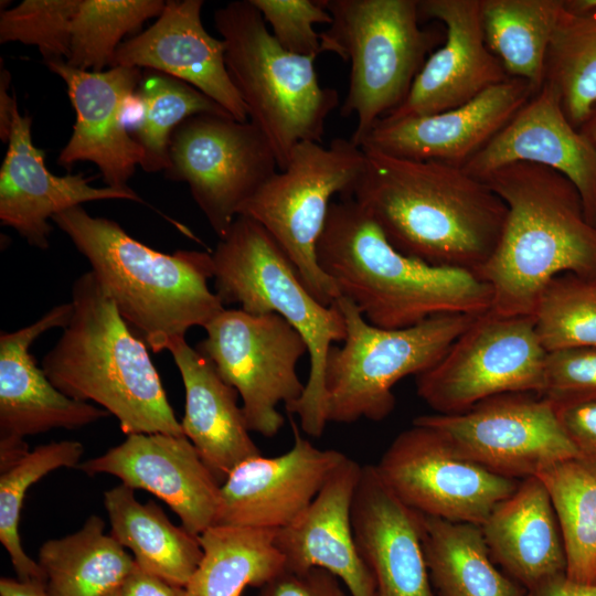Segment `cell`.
Listing matches in <instances>:
<instances>
[{"instance_id": "cell-1", "label": "cell", "mask_w": 596, "mask_h": 596, "mask_svg": "<svg viewBox=\"0 0 596 596\" xmlns=\"http://www.w3.org/2000/svg\"><path fill=\"white\" fill-rule=\"evenodd\" d=\"M362 150L366 167L353 198L390 244L427 264L478 275L499 244L504 202L462 168Z\"/></svg>"}, {"instance_id": "cell-2", "label": "cell", "mask_w": 596, "mask_h": 596, "mask_svg": "<svg viewBox=\"0 0 596 596\" xmlns=\"http://www.w3.org/2000/svg\"><path fill=\"white\" fill-rule=\"evenodd\" d=\"M479 179L507 206L499 244L478 274L491 287V311L533 316L541 292L556 276L596 277V226L565 175L513 162Z\"/></svg>"}, {"instance_id": "cell-3", "label": "cell", "mask_w": 596, "mask_h": 596, "mask_svg": "<svg viewBox=\"0 0 596 596\" xmlns=\"http://www.w3.org/2000/svg\"><path fill=\"white\" fill-rule=\"evenodd\" d=\"M339 199L330 205L318 260L368 322L401 329L435 316L491 309V287L477 274L402 254L353 196Z\"/></svg>"}, {"instance_id": "cell-4", "label": "cell", "mask_w": 596, "mask_h": 596, "mask_svg": "<svg viewBox=\"0 0 596 596\" xmlns=\"http://www.w3.org/2000/svg\"><path fill=\"white\" fill-rule=\"evenodd\" d=\"M52 222L87 259L121 317L155 352L185 338L192 327L204 328L225 309L209 287L211 253L155 251L82 205L56 214Z\"/></svg>"}, {"instance_id": "cell-5", "label": "cell", "mask_w": 596, "mask_h": 596, "mask_svg": "<svg viewBox=\"0 0 596 596\" xmlns=\"http://www.w3.org/2000/svg\"><path fill=\"white\" fill-rule=\"evenodd\" d=\"M71 302L67 324L42 359L53 385L100 405L126 435L183 436L147 348L92 270L75 279Z\"/></svg>"}, {"instance_id": "cell-6", "label": "cell", "mask_w": 596, "mask_h": 596, "mask_svg": "<svg viewBox=\"0 0 596 596\" xmlns=\"http://www.w3.org/2000/svg\"><path fill=\"white\" fill-rule=\"evenodd\" d=\"M214 291L224 306L238 305L252 315L276 313L305 339L309 376L298 401L285 407L298 416L301 429L320 437L326 416L324 366L333 342L347 337L338 308L320 304L306 288L294 265L256 221L237 215L211 253Z\"/></svg>"}, {"instance_id": "cell-7", "label": "cell", "mask_w": 596, "mask_h": 596, "mask_svg": "<svg viewBox=\"0 0 596 596\" xmlns=\"http://www.w3.org/2000/svg\"><path fill=\"white\" fill-rule=\"evenodd\" d=\"M225 43V66L249 121L267 138L279 170L302 141H322L328 116L338 107L334 88L322 87L315 57L287 52L251 0L214 12Z\"/></svg>"}, {"instance_id": "cell-8", "label": "cell", "mask_w": 596, "mask_h": 596, "mask_svg": "<svg viewBox=\"0 0 596 596\" xmlns=\"http://www.w3.org/2000/svg\"><path fill=\"white\" fill-rule=\"evenodd\" d=\"M331 14L320 32L322 52L351 63L349 88L340 108L355 115L350 138L360 147L373 127L407 97L414 79L444 35L423 29L418 0H321Z\"/></svg>"}, {"instance_id": "cell-9", "label": "cell", "mask_w": 596, "mask_h": 596, "mask_svg": "<svg viewBox=\"0 0 596 596\" xmlns=\"http://www.w3.org/2000/svg\"><path fill=\"white\" fill-rule=\"evenodd\" d=\"M336 304L347 337L328 352L324 394L327 422L337 424L386 418L396 404L393 386L433 368L477 317L441 315L407 328L383 329L368 322L348 298Z\"/></svg>"}, {"instance_id": "cell-10", "label": "cell", "mask_w": 596, "mask_h": 596, "mask_svg": "<svg viewBox=\"0 0 596 596\" xmlns=\"http://www.w3.org/2000/svg\"><path fill=\"white\" fill-rule=\"evenodd\" d=\"M365 167V152L351 139L336 138L329 146L299 142L287 167L247 200L238 214L270 234L306 288L324 306H333L341 296L319 264L318 242L332 198L353 196Z\"/></svg>"}, {"instance_id": "cell-11", "label": "cell", "mask_w": 596, "mask_h": 596, "mask_svg": "<svg viewBox=\"0 0 596 596\" xmlns=\"http://www.w3.org/2000/svg\"><path fill=\"white\" fill-rule=\"evenodd\" d=\"M546 351L533 316H477L445 355L416 376L417 395L436 414L465 412L507 393L540 395Z\"/></svg>"}, {"instance_id": "cell-12", "label": "cell", "mask_w": 596, "mask_h": 596, "mask_svg": "<svg viewBox=\"0 0 596 596\" xmlns=\"http://www.w3.org/2000/svg\"><path fill=\"white\" fill-rule=\"evenodd\" d=\"M195 349L242 398L249 432L274 437L285 424L277 409L302 395L298 362L308 354L302 336L276 313L252 315L225 308L203 328Z\"/></svg>"}, {"instance_id": "cell-13", "label": "cell", "mask_w": 596, "mask_h": 596, "mask_svg": "<svg viewBox=\"0 0 596 596\" xmlns=\"http://www.w3.org/2000/svg\"><path fill=\"white\" fill-rule=\"evenodd\" d=\"M168 157L164 175L189 185L219 238L278 168L265 135L231 115L200 114L183 120L171 135Z\"/></svg>"}, {"instance_id": "cell-14", "label": "cell", "mask_w": 596, "mask_h": 596, "mask_svg": "<svg viewBox=\"0 0 596 596\" xmlns=\"http://www.w3.org/2000/svg\"><path fill=\"white\" fill-rule=\"evenodd\" d=\"M375 468L415 511L480 526L520 483L465 457L436 428L415 423L394 438Z\"/></svg>"}, {"instance_id": "cell-15", "label": "cell", "mask_w": 596, "mask_h": 596, "mask_svg": "<svg viewBox=\"0 0 596 596\" xmlns=\"http://www.w3.org/2000/svg\"><path fill=\"white\" fill-rule=\"evenodd\" d=\"M531 394H501L458 414L422 415L413 423L436 428L488 470L522 480L577 458L554 405Z\"/></svg>"}, {"instance_id": "cell-16", "label": "cell", "mask_w": 596, "mask_h": 596, "mask_svg": "<svg viewBox=\"0 0 596 596\" xmlns=\"http://www.w3.org/2000/svg\"><path fill=\"white\" fill-rule=\"evenodd\" d=\"M44 63L65 83L76 115L57 164L70 168L78 161H91L107 187L129 188L127 181L141 164L143 150L129 135L124 118L142 78L140 68L116 66L89 72L72 67L63 60Z\"/></svg>"}, {"instance_id": "cell-17", "label": "cell", "mask_w": 596, "mask_h": 596, "mask_svg": "<svg viewBox=\"0 0 596 596\" xmlns=\"http://www.w3.org/2000/svg\"><path fill=\"white\" fill-rule=\"evenodd\" d=\"M294 444L283 455L249 458L221 485L214 524L278 530L291 523L316 498L348 456L321 449L292 422Z\"/></svg>"}, {"instance_id": "cell-18", "label": "cell", "mask_w": 596, "mask_h": 596, "mask_svg": "<svg viewBox=\"0 0 596 596\" xmlns=\"http://www.w3.org/2000/svg\"><path fill=\"white\" fill-rule=\"evenodd\" d=\"M77 468L88 476L111 475L134 490L151 492L195 535L215 523L221 483L184 435L130 434Z\"/></svg>"}, {"instance_id": "cell-19", "label": "cell", "mask_w": 596, "mask_h": 596, "mask_svg": "<svg viewBox=\"0 0 596 596\" xmlns=\"http://www.w3.org/2000/svg\"><path fill=\"white\" fill-rule=\"evenodd\" d=\"M418 10L421 19L443 23L445 39L426 60L402 105L383 119L450 110L510 78L486 44L480 0H418Z\"/></svg>"}, {"instance_id": "cell-20", "label": "cell", "mask_w": 596, "mask_h": 596, "mask_svg": "<svg viewBox=\"0 0 596 596\" xmlns=\"http://www.w3.org/2000/svg\"><path fill=\"white\" fill-rule=\"evenodd\" d=\"M535 93L528 82L510 77L450 110L381 119L360 147L397 158L462 168Z\"/></svg>"}, {"instance_id": "cell-21", "label": "cell", "mask_w": 596, "mask_h": 596, "mask_svg": "<svg viewBox=\"0 0 596 596\" xmlns=\"http://www.w3.org/2000/svg\"><path fill=\"white\" fill-rule=\"evenodd\" d=\"M513 162L545 166L565 175L596 226V150L566 118L558 92L549 82L462 169L479 179Z\"/></svg>"}, {"instance_id": "cell-22", "label": "cell", "mask_w": 596, "mask_h": 596, "mask_svg": "<svg viewBox=\"0 0 596 596\" xmlns=\"http://www.w3.org/2000/svg\"><path fill=\"white\" fill-rule=\"evenodd\" d=\"M32 119L14 109L8 150L0 169V221L29 245L47 249L56 214L100 200H129L143 203L131 188H96L83 173L56 175L46 169L44 152L31 134Z\"/></svg>"}, {"instance_id": "cell-23", "label": "cell", "mask_w": 596, "mask_h": 596, "mask_svg": "<svg viewBox=\"0 0 596 596\" xmlns=\"http://www.w3.org/2000/svg\"><path fill=\"white\" fill-rule=\"evenodd\" d=\"M72 302L53 307L36 321L0 334V439L24 437L55 428L77 429L109 415L103 407L68 397L56 389L31 353L46 331L64 328Z\"/></svg>"}, {"instance_id": "cell-24", "label": "cell", "mask_w": 596, "mask_h": 596, "mask_svg": "<svg viewBox=\"0 0 596 596\" xmlns=\"http://www.w3.org/2000/svg\"><path fill=\"white\" fill-rule=\"evenodd\" d=\"M202 0H169L146 31L121 42L111 67H145L198 88L236 120L247 110L225 66V43L203 26Z\"/></svg>"}, {"instance_id": "cell-25", "label": "cell", "mask_w": 596, "mask_h": 596, "mask_svg": "<svg viewBox=\"0 0 596 596\" xmlns=\"http://www.w3.org/2000/svg\"><path fill=\"white\" fill-rule=\"evenodd\" d=\"M351 520L375 596H435L423 549V514L397 498L375 465L362 466Z\"/></svg>"}, {"instance_id": "cell-26", "label": "cell", "mask_w": 596, "mask_h": 596, "mask_svg": "<svg viewBox=\"0 0 596 596\" xmlns=\"http://www.w3.org/2000/svg\"><path fill=\"white\" fill-rule=\"evenodd\" d=\"M361 469L347 457L312 502L276 531L275 544L285 568H323L338 576L351 596H375L374 578L359 553L351 520Z\"/></svg>"}, {"instance_id": "cell-27", "label": "cell", "mask_w": 596, "mask_h": 596, "mask_svg": "<svg viewBox=\"0 0 596 596\" xmlns=\"http://www.w3.org/2000/svg\"><path fill=\"white\" fill-rule=\"evenodd\" d=\"M167 351L185 391V411L180 422L183 434L222 485L236 466L262 455L237 403L240 395L185 338L173 341Z\"/></svg>"}, {"instance_id": "cell-28", "label": "cell", "mask_w": 596, "mask_h": 596, "mask_svg": "<svg viewBox=\"0 0 596 596\" xmlns=\"http://www.w3.org/2000/svg\"><path fill=\"white\" fill-rule=\"evenodd\" d=\"M481 530L492 560L525 590L566 574L557 518L538 477L522 479L517 490L493 509Z\"/></svg>"}, {"instance_id": "cell-29", "label": "cell", "mask_w": 596, "mask_h": 596, "mask_svg": "<svg viewBox=\"0 0 596 596\" xmlns=\"http://www.w3.org/2000/svg\"><path fill=\"white\" fill-rule=\"evenodd\" d=\"M110 535L131 551L137 566L185 587L203 556L199 535L174 525L153 501L141 503L120 483L104 493Z\"/></svg>"}, {"instance_id": "cell-30", "label": "cell", "mask_w": 596, "mask_h": 596, "mask_svg": "<svg viewBox=\"0 0 596 596\" xmlns=\"http://www.w3.org/2000/svg\"><path fill=\"white\" fill-rule=\"evenodd\" d=\"M104 529V520L91 515L75 533L41 545L46 596H107L120 589L137 564Z\"/></svg>"}, {"instance_id": "cell-31", "label": "cell", "mask_w": 596, "mask_h": 596, "mask_svg": "<svg viewBox=\"0 0 596 596\" xmlns=\"http://www.w3.org/2000/svg\"><path fill=\"white\" fill-rule=\"evenodd\" d=\"M423 549L435 596L524 595L494 566L480 525L423 514Z\"/></svg>"}, {"instance_id": "cell-32", "label": "cell", "mask_w": 596, "mask_h": 596, "mask_svg": "<svg viewBox=\"0 0 596 596\" xmlns=\"http://www.w3.org/2000/svg\"><path fill=\"white\" fill-rule=\"evenodd\" d=\"M277 530L213 524L199 535L201 562L185 586L188 596H242L285 568Z\"/></svg>"}, {"instance_id": "cell-33", "label": "cell", "mask_w": 596, "mask_h": 596, "mask_svg": "<svg viewBox=\"0 0 596 596\" xmlns=\"http://www.w3.org/2000/svg\"><path fill=\"white\" fill-rule=\"evenodd\" d=\"M565 0H480L488 49L508 76L538 92L545 82L547 51Z\"/></svg>"}, {"instance_id": "cell-34", "label": "cell", "mask_w": 596, "mask_h": 596, "mask_svg": "<svg viewBox=\"0 0 596 596\" xmlns=\"http://www.w3.org/2000/svg\"><path fill=\"white\" fill-rule=\"evenodd\" d=\"M545 82L558 92L578 129L596 104V0H565L545 63Z\"/></svg>"}, {"instance_id": "cell-35", "label": "cell", "mask_w": 596, "mask_h": 596, "mask_svg": "<svg viewBox=\"0 0 596 596\" xmlns=\"http://www.w3.org/2000/svg\"><path fill=\"white\" fill-rule=\"evenodd\" d=\"M535 477L545 486L557 518L567 578L596 584V476L573 459Z\"/></svg>"}, {"instance_id": "cell-36", "label": "cell", "mask_w": 596, "mask_h": 596, "mask_svg": "<svg viewBox=\"0 0 596 596\" xmlns=\"http://www.w3.org/2000/svg\"><path fill=\"white\" fill-rule=\"evenodd\" d=\"M135 97L140 113L132 137L143 150L140 167L149 173L168 168L170 138L183 120L200 114L231 115L192 85L153 70L142 73Z\"/></svg>"}, {"instance_id": "cell-37", "label": "cell", "mask_w": 596, "mask_h": 596, "mask_svg": "<svg viewBox=\"0 0 596 596\" xmlns=\"http://www.w3.org/2000/svg\"><path fill=\"white\" fill-rule=\"evenodd\" d=\"M83 454L84 446L79 441H52L35 447L9 468L0 470V541L19 581L45 582L38 562L24 552L19 534L28 489L53 470L77 468Z\"/></svg>"}, {"instance_id": "cell-38", "label": "cell", "mask_w": 596, "mask_h": 596, "mask_svg": "<svg viewBox=\"0 0 596 596\" xmlns=\"http://www.w3.org/2000/svg\"><path fill=\"white\" fill-rule=\"evenodd\" d=\"M164 6L162 0H82L72 24L66 63L89 72L111 67L121 39L158 18Z\"/></svg>"}, {"instance_id": "cell-39", "label": "cell", "mask_w": 596, "mask_h": 596, "mask_svg": "<svg viewBox=\"0 0 596 596\" xmlns=\"http://www.w3.org/2000/svg\"><path fill=\"white\" fill-rule=\"evenodd\" d=\"M533 317L546 352L596 348V277L556 276L541 292Z\"/></svg>"}, {"instance_id": "cell-40", "label": "cell", "mask_w": 596, "mask_h": 596, "mask_svg": "<svg viewBox=\"0 0 596 596\" xmlns=\"http://www.w3.org/2000/svg\"><path fill=\"white\" fill-rule=\"evenodd\" d=\"M82 0H24L1 10L0 43L34 45L44 62L67 61L72 24Z\"/></svg>"}, {"instance_id": "cell-41", "label": "cell", "mask_w": 596, "mask_h": 596, "mask_svg": "<svg viewBox=\"0 0 596 596\" xmlns=\"http://www.w3.org/2000/svg\"><path fill=\"white\" fill-rule=\"evenodd\" d=\"M262 13L278 44L289 53L317 57L322 53L320 33L313 25L330 24L331 14L321 0H251Z\"/></svg>"}, {"instance_id": "cell-42", "label": "cell", "mask_w": 596, "mask_h": 596, "mask_svg": "<svg viewBox=\"0 0 596 596\" xmlns=\"http://www.w3.org/2000/svg\"><path fill=\"white\" fill-rule=\"evenodd\" d=\"M540 396L553 405L596 398V348L546 352Z\"/></svg>"}, {"instance_id": "cell-43", "label": "cell", "mask_w": 596, "mask_h": 596, "mask_svg": "<svg viewBox=\"0 0 596 596\" xmlns=\"http://www.w3.org/2000/svg\"><path fill=\"white\" fill-rule=\"evenodd\" d=\"M258 589L257 596H351L338 576L319 567L284 568Z\"/></svg>"}, {"instance_id": "cell-44", "label": "cell", "mask_w": 596, "mask_h": 596, "mask_svg": "<svg viewBox=\"0 0 596 596\" xmlns=\"http://www.w3.org/2000/svg\"><path fill=\"white\" fill-rule=\"evenodd\" d=\"M554 407L577 451L576 460L596 476V398Z\"/></svg>"}, {"instance_id": "cell-45", "label": "cell", "mask_w": 596, "mask_h": 596, "mask_svg": "<svg viewBox=\"0 0 596 596\" xmlns=\"http://www.w3.org/2000/svg\"><path fill=\"white\" fill-rule=\"evenodd\" d=\"M121 596H188L185 587L143 572L138 566L120 587Z\"/></svg>"}, {"instance_id": "cell-46", "label": "cell", "mask_w": 596, "mask_h": 596, "mask_svg": "<svg viewBox=\"0 0 596 596\" xmlns=\"http://www.w3.org/2000/svg\"><path fill=\"white\" fill-rule=\"evenodd\" d=\"M523 596H596V584L576 583L562 574L526 590Z\"/></svg>"}, {"instance_id": "cell-47", "label": "cell", "mask_w": 596, "mask_h": 596, "mask_svg": "<svg viewBox=\"0 0 596 596\" xmlns=\"http://www.w3.org/2000/svg\"><path fill=\"white\" fill-rule=\"evenodd\" d=\"M11 74L1 64L0 72V138L8 142L12 130L13 114L18 107L15 95L9 94Z\"/></svg>"}, {"instance_id": "cell-48", "label": "cell", "mask_w": 596, "mask_h": 596, "mask_svg": "<svg viewBox=\"0 0 596 596\" xmlns=\"http://www.w3.org/2000/svg\"><path fill=\"white\" fill-rule=\"evenodd\" d=\"M0 596H46L41 582H22L9 577L0 579Z\"/></svg>"}, {"instance_id": "cell-49", "label": "cell", "mask_w": 596, "mask_h": 596, "mask_svg": "<svg viewBox=\"0 0 596 596\" xmlns=\"http://www.w3.org/2000/svg\"><path fill=\"white\" fill-rule=\"evenodd\" d=\"M578 130L596 150V104L578 127Z\"/></svg>"}, {"instance_id": "cell-50", "label": "cell", "mask_w": 596, "mask_h": 596, "mask_svg": "<svg viewBox=\"0 0 596 596\" xmlns=\"http://www.w3.org/2000/svg\"><path fill=\"white\" fill-rule=\"evenodd\" d=\"M107 596H121L120 589L115 590V592L108 594Z\"/></svg>"}]
</instances>
